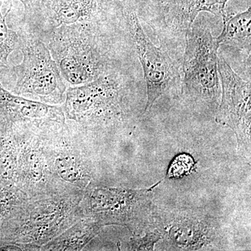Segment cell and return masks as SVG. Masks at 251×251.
<instances>
[{
	"mask_svg": "<svg viewBox=\"0 0 251 251\" xmlns=\"http://www.w3.org/2000/svg\"><path fill=\"white\" fill-rule=\"evenodd\" d=\"M186 32L183 90L198 100L216 101L221 91L217 39L201 23H194Z\"/></svg>",
	"mask_w": 251,
	"mask_h": 251,
	"instance_id": "cell-1",
	"label": "cell"
},
{
	"mask_svg": "<svg viewBox=\"0 0 251 251\" xmlns=\"http://www.w3.org/2000/svg\"><path fill=\"white\" fill-rule=\"evenodd\" d=\"M23 59L14 69L16 92L46 100H58L66 90L60 71L52 54L39 41H28L23 47Z\"/></svg>",
	"mask_w": 251,
	"mask_h": 251,
	"instance_id": "cell-2",
	"label": "cell"
},
{
	"mask_svg": "<svg viewBox=\"0 0 251 251\" xmlns=\"http://www.w3.org/2000/svg\"><path fill=\"white\" fill-rule=\"evenodd\" d=\"M129 20L135 50L146 82L148 100L144 112H146L151 108L157 99L166 93L176 80L179 74L169 54L161 48L155 46L144 30L135 11H130Z\"/></svg>",
	"mask_w": 251,
	"mask_h": 251,
	"instance_id": "cell-3",
	"label": "cell"
},
{
	"mask_svg": "<svg viewBox=\"0 0 251 251\" xmlns=\"http://www.w3.org/2000/svg\"><path fill=\"white\" fill-rule=\"evenodd\" d=\"M59 41V52H54V59L63 78L71 85L79 86L89 83L101 76L105 72V59L94 38L85 35H69Z\"/></svg>",
	"mask_w": 251,
	"mask_h": 251,
	"instance_id": "cell-4",
	"label": "cell"
},
{
	"mask_svg": "<svg viewBox=\"0 0 251 251\" xmlns=\"http://www.w3.org/2000/svg\"><path fill=\"white\" fill-rule=\"evenodd\" d=\"M219 72L222 100L217 120L239 135L250 134L251 81H245L219 54Z\"/></svg>",
	"mask_w": 251,
	"mask_h": 251,
	"instance_id": "cell-5",
	"label": "cell"
},
{
	"mask_svg": "<svg viewBox=\"0 0 251 251\" xmlns=\"http://www.w3.org/2000/svg\"><path fill=\"white\" fill-rule=\"evenodd\" d=\"M120 0H39L33 11H39L59 26L88 24L116 7ZM32 11V12H33Z\"/></svg>",
	"mask_w": 251,
	"mask_h": 251,
	"instance_id": "cell-6",
	"label": "cell"
},
{
	"mask_svg": "<svg viewBox=\"0 0 251 251\" xmlns=\"http://www.w3.org/2000/svg\"><path fill=\"white\" fill-rule=\"evenodd\" d=\"M115 77L103 74L89 83L70 88L67 93V106L71 112L84 115L110 105L115 101L120 85Z\"/></svg>",
	"mask_w": 251,
	"mask_h": 251,
	"instance_id": "cell-7",
	"label": "cell"
},
{
	"mask_svg": "<svg viewBox=\"0 0 251 251\" xmlns=\"http://www.w3.org/2000/svg\"><path fill=\"white\" fill-rule=\"evenodd\" d=\"M229 0H167L161 11L165 22L175 30L187 31L201 12L222 16Z\"/></svg>",
	"mask_w": 251,
	"mask_h": 251,
	"instance_id": "cell-8",
	"label": "cell"
},
{
	"mask_svg": "<svg viewBox=\"0 0 251 251\" xmlns=\"http://www.w3.org/2000/svg\"><path fill=\"white\" fill-rule=\"evenodd\" d=\"M224 28L218 37L219 46L234 50L246 52L251 56V8L242 12L222 16Z\"/></svg>",
	"mask_w": 251,
	"mask_h": 251,
	"instance_id": "cell-9",
	"label": "cell"
},
{
	"mask_svg": "<svg viewBox=\"0 0 251 251\" xmlns=\"http://www.w3.org/2000/svg\"><path fill=\"white\" fill-rule=\"evenodd\" d=\"M3 2H0V72L7 65L8 58L18 45V37L6 24V19L12 9V4L5 15L2 14Z\"/></svg>",
	"mask_w": 251,
	"mask_h": 251,
	"instance_id": "cell-10",
	"label": "cell"
},
{
	"mask_svg": "<svg viewBox=\"0 0 251 251\" xmlns=\"http://www.w3.org/2000/svg\"><path fill=\"white\" fill-rule=\"evenodd\" d=\"M194 161L188 154H180L175 158L168 171L169 178H179L187 175L194 167Z\"/></svg>",
	"mask_w": 251,
	"mask_h": 251,
	"instance_id": "cell-11",
	"label": "cell"
},
{
	"mask_svg": "<svg viewBox=\"0 0 251 251\" xmlns=\"http://www.w3.org/2000/svg\"><path fill=\"white\" fill-rule=\"evenodd\" d=\"M57 171L64 179L75 181L79 179L80 173L75 162L69 158H59L57 161Z\"/></svg>",
	"mask_w": 251,
	"mask_h": 251,
	"instance_id": "cell-12",
	"label": "cell"
},
{
	"mask_svg": "<svg viewBox=\"0 0 251 251\" xmlns=\"http://www.w3.org/2000/svg\"><path fill=\"white\" fill-rule=\"evenodd\" d=\"M12 1H14V0H12ZM17 1H21L22 3L23 6H24L26 14H29V13L32 12L39 0H17ZM1 1L3 2L2 0H0V2Z\"/></svg>",
	"mask_w": 251,
	"mask_h": 251,
	"instance_id": "cell-13",
	"label": "cell"
},
{
	"mask_svg": "<svg viewBox=\"0 0 251 251\" xmlns=\"http://www.w3.org/2000/svg\"><path fill=\"white\" fill-rule=\"evenodd\" d=\"M156 1H163V0H156Z\"/></svg>",
	"mask_w": 251,
	"mask_h": 251,
	"instance_id": "cell-14",
	"label": "cell"
},
{
	"mask_svg": "<svg viewBox=\"0 0 251 251\" xmlns=\"http://www.w3.org/2000/svg\"><path fill=\"white\" fill-rule=\"evenodd\" d=\"M163 1H166L167 0H163Z\"/></svg>",
	"mask_w": 251,
	"mask_h": 251,
	"instance_id": "cell-15",
	"label": "cell"
}]
</instances>
